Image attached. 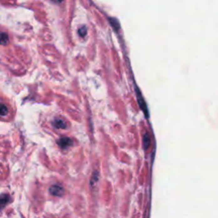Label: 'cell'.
I'll return each instance as SVG.
<instances>
[{
  "label": "cell",
  "mask_w": 218,
  "mask_h": 218,
  "mask_svg": "<svg viewBox=\"0 0 218 218\" xmlns=\"http://www.w3.org/2000/svg\"><path fill=\"white\" fill-rule=\"evenodd\" d=\"M49 193L52 194V195H54V196H62L64 194V188H62V186L59 184H54L52 185L51 187L49 188Z\"/></svg>",
  "instance_id": "1"
},
{
  "label": "cell",
  "mask_w": 218,
  "mask_h": 218,
  "mask_svg": "<svg viewBox=\"0 0 218 218\" xmlns=\"http://www.w3.org/2000/svg\"><path fill=\"white\" fill-rule=\"evenodd\" d=\"M57 143L58 145L61 147V148H67L69 146L72 145V143H73V142H72V140L70 139V138H68V137H61L60 139L57 141Z\"/></svg>",
  "instance_id": "2"
},
{
  "label": "cell",
  "mask_w": 218,
  "mask_h": 218,
  "mask_svg": "<svg viewBox=\"0 0 218 218\" xmlns=\"http://www.w3.org/2000/svg\"><path fill=\"white\" fill-rule=\"evenodd\" d=\"M10 200V197L6 194H1L0 195V212L2 211V210L7 205V204L9 203Z\"/></svg>",
  "instance_id": "3"
},
{
  "label": "cell",
  "mask_w": 218,
  "mask_h": 218,
  "mask_svg": "<svg viewBox=\"0 0 218 218\" xmlns=\"http://www.w3.org/2000/svg\"><path fill=\"white\" fill-rule=\"evenodd\" d=\"M53 125L56 129H65L67 128V123L61 118H56L53 121Z\"/></svg>",
  "instance_id": "4"
},
{
  "label": "cell",
  "mask_w": 218,
  "mask_h": 218,
  "mask_svg": "<svg viewBox=\"0 0 218 218\" xmlns=\"http://www.w3.org/2000/svg\"><path fill=\"white\" fill-rule=\"evenodd\" d=\"M9 36L6 33L0 32V44L2 45H6L9 44Z\"/></svg>",
  "instance_id": "5"
},
{
  "label": "cell",
  "mask_w": 218,
  "mask_h": 218,
  "mask_svg": "<svg viewBox=\"0 0 218 218\" xmlns=\"http://www.w3.org/2000/svg\"><path fill=\"white\" fill-rule=\"evenodd\" d=\"M8 112H9V110L7 108V106L3 103H0V116L7 115Z\"/></svg>",
  "instance_id": "6"
},
{
  "label": "cell",
  "mask_w": 218,
  "mask_h": 218,
  "mask_svg": "<svg viewBox=\"0 0 218 218\" xmlns=\"http://www.w3.org/2000/svg\"><path fill=\"white\" fill-rule=\"evenodd\" d=\"M143 145H144V148L147 149L150 145V137H149L148 134H145L144 137H143Z\"/></svg>",
  "instance_id": "7"
},
{
  "label": "cell",
  "mask_w": 218,
  "mask_h": 218,
  "mask_svg": "<svg viewBox=\"0 0 218 218\" xmlns=\"http://www.w3.org/2000/svg\"><path fill=\"white\" fill-rule=\"evenodd\" d=\"M86 33H87V29H86V27H81V28H79V34L81 37H85V35H86Z\"/></svg>",
  "instance_id": "8"
}]
</instances>
